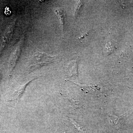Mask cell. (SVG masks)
I'll use <instances>...</instances> for the list:
<instances>
[{
  "label": "cell",
  "instance_id": "7c38bea8",
  "mask_svg": "<svg viewBox=\"0 0 133 133\" xmlns=\"http://www.w3.org/2000/svg\"><path fill=\"white\" fill-rule=\"evenodd\" d=\"M59 133V132H58ZM59 133H66V132H59Z\"/></svg>",
  "mask_w": 133,
  "mask_h": 133
},
{
  "label": "cell",
  "instance_id": "52a82bcc",
  "mask_svg": "<svg viewBox=\"0 0 133 133\" xmlns=\"http://www.w3.org/2000/svg\"><path fill=\"white\" fill-rule=\"evenodd\" d=\"M76 84H77L80 88H83V90H88L92 92H95L100 90V87L97 85H81L78 84L74 83Z\"/></svg>",
  "mask_w": 133,
  "mask_h": 133
},
{
  "label": "cell",
  "instance_id": "6da1fadb",
  "mask_svg": "<svg viewBox=\"0 0 133 133\" xmlns=\"http://www.w3.org/2000/svg\"><path fill=\"white\" fill-rule=\"evenodd\" d=\"M58 59V57L56 56H53L36 49L33 52L31 58L30 67L38 68L39 66L56 62Z\"/></svg>",
  "mask_w": 133,
  "mask_h": 133
},
{
  "label": "cell",
  "instance_id": "7a4b0ae2",
  "mask_svg": "<svg viewBox=\"0 0 133 133\" xmlns=\"http://www.w3.org/2000/svg\"><path fill=\"white\" fill-rule=\"evenodd\" d=\"M23 38H22L19 43H18L16 47L15 48L12 55L10 56V72L12 71L14 69L15 66L18 59L20 57L21 52Z\"/></svg>",
  "mask_w": 133,
  "mask_h": 133
},
{
  "label": "cell",
  "instance_id": "ba28073f",
  "mask_svg": "<svg viewBox=\"0 0 133 133\" xmlns=\"http://www.w3.org/2000/svg\"><path fill=\"white\" fill-rule=\"evenodd\" d=\"M68 75L70 77L77 75V64L76 62L71 63L68 68Z\"/></svg>",
  "mask_w": 133,
  "mask_h": 133
},
{
  "label": "cell",
  "instance_id": "3957f363",
  "mask_svg": "<svg viewBox=\"0 0 133 133\" xmlns=\"http://www.w3.org/2000/svg\"><path fill=\"white\" fill-rule=\"evenodd\" d=\"M15 24V22H13L6 29L3 38V41L2 42V49H4L5 46L8 45L9 42L12 40L14 31Z\"/></svg>",
  "mask_w": 133,
  "mask_h": 133
},
{
  "label": "cell",
  "instance_id": "8992f818",
  "mask_svg": "<svg viewBox=\"0 0 133 133\" xmlns=\"http://www.w3.org/2000/svg\"><path fill=\"white\" fill-rule=\"evenodd\" d=\"M125 114L119 116H116L112 115L111 116L112 118L114 124L118 128H119L121 127L122 123L124 121V118L125 117Z\"/></svg>",
  "mask_w": 133,
  "mask_h": 133
},
{
  "label": "cell",
  "instance_id": "5b68a950",
  "mask_svg": "<svg viewBox=\"0 0 133 133\" xmlns=\"http://www.w3.org/2000/svg\"><path fill=\"white\" fill-rule=\"evenodd\" d=\"M34 79H35L29 81L28 83L20 86V87L18 88V89L12 95V98L11 99V100H17L19 99L23 94L26 86L31 81H33Z\"/></svg>",
  "mask_w": 133,
  "mask_h": 133
},
{
  "label": "cell",
  "instance_id": "8fae6325",
  "mask_svg": "<svg viewBox=\"0 0 133 133\" xmlns=\"http://www.w3.org/2000/svg\"><path fill=\"white\" fill-rule=\"evenodd\" d=\"M82 1H78L77 5H76V7L75 8V17H76L78 15V13L80 12L81 8L83 6V2Z\"/></svg>",
  "mask_w": 133,
  "mask_h": 133
},
{
  "label": "cell",
  "instance_id": "30bf717a",
  "mask_svg": "<svg viewBox=\"0 0 133 133\" xmlns=\"http://www.w3.org/2000/svg\"><path fill=\"white\" fill-rule=\"evenodd\" d=\"M114 49V46L110 41H108L105 47V51L107 53L112 52Z\"/></svg>",
  "mask_w": 133,
  "mask_h": 133
},
{
  "label": "cell",
  "instance_id": "9c48e42d",
  "mask_svg": "<svg viewBox=\"0 0 133 133\" xmlns=\"http://www.w3.org/2000/svg\"><path fill=\"white\" fill-rule=\"evenodd\" d=\"M70 121L71 122L72 125L74 126L75 128L77 129L78 131H81L83 133H87L85 129L84 128V127L78 123L77 122L74 121V120L72 119L68 118Z\"/></svg>",
  "mask_w": 133,
  "mask_h": 133
},
{
  "label": "cell",
  "instance_id": "277c9868",
  "mask_svg": "<svg viewBox=\"0 0 133 133\" xmlns=\"http://www.w3.org/2000/svg\"><path fill=\"white\" fill-rule=\"evenodd\" d=\"M55 12L56 15L59 19L60 24L62 26V29L63 33L64 32L65 26V14L64 11L62 8L56 9Z\"/></svg>",
  "mask_w": 133,
  "mask_h": 133
}]
</instances>
